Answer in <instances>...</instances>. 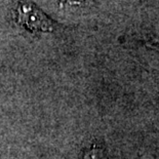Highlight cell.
Returning <instances> with one entry per match:
<instances>
[{
  "label": "cell",
  "mask_w": 159,
  "mask_h": 159,
  "mask_svg": "<svg viewBox=\"0 0 159 159\" xmlns=\"http://www.w3.org/2000/svg\"><path fill=\"white\" fill-rule=\"evenodd\" d=\"M18 21L32 32L52 31L50 21L41 11H37L33 6L24 5L22 9H19Z\"/></svg>",
  "instance_id": "cell-1"
}]
</instances>
